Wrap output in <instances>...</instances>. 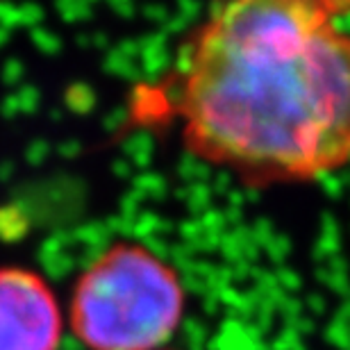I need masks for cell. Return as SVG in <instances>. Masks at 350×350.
<instances>
[{
    "mask_svg": "<svg viewBox=\"0 0 350 350\" xmlns=\"http://www.w3.org/2000/svg\"><path fill=\"white\" fill-rule=\"evenodd\" d=\"M350 0H212L132 98L142 128L266 189L350 166Z\"/></svg>",
    "mask_w": 350,
    "mask_h": 350,
    "instance_id": "6da1fadb",
    "label": "cell"
},
{
    "mask_svg": "<svg viewBox=\"0 0 350 350\" xmlns=\"http://www.w3.org/2000/svg\"><path fill=\"white\" fill-rule=\"evenodd\" d=\"M175 269L139 241H116L75 280L68 325L87 350H159L185 317Z\"/></svg>",
    "mask_w": 350,
    "mask_h": 350,
    "instance_id": "7a4b0ae2",
    "label": "cell"
},
{
    "mask_svg": "<svg viewBox=\"0 0 350 350\" xmlns=\"http://www.w3.org/2000/svg\"><path fill=\"white\" fill-rule=\"evenodd\" d=\"M64 314L37 271L0 266V350H59Z\"/></svg>",
    "mask_w": 350,
    "mask_h": 350,
    "instance_id": "3957f363",
    "label": "cell"
},
{
    "mask_svg": "<svg viewBox=\"0 0 350 350\" xmlns=\"http://www.w3.org/2000/svg\"><path fill=\"white\" fill-rule=\"evenodd\" d=\"M159 350H171V348H159Z\"/></svg>",
    "mask_w": 350,
    "mask_h": 350,
    "instance_id": "277c9868",
    "label": "cell"
}]
</instances>
